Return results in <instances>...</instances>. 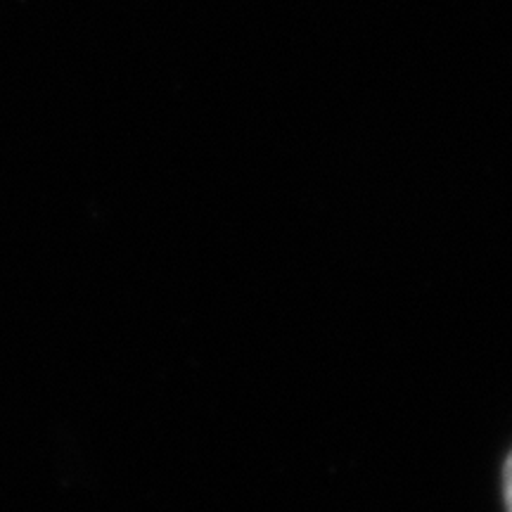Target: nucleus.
Wrapping results in <instances>:
<instances>
[{"instance_id": "1", "label": "nucleus", "mask_w": 512, "mask_h": 512, "mask_svg": "<svg viewBox=\"0 0 512 512\" xmlns=\"http://www.w3.org/2000/svg\"><path fill=\"white\" fill-rule=\"evenodd\" d=\"M503 491H505V505H508V512H512V453L505 460L503 467Z\"/></svg>"}]
</instances>
